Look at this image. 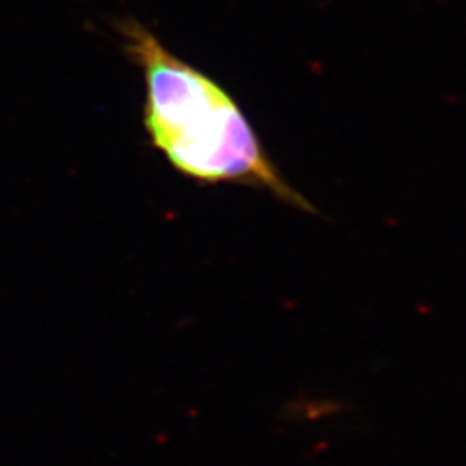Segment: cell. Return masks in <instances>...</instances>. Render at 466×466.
<instances>
[{
	"instance_id": "obj_1",
	"label": "cell",
	"mask_w": 466,
	"mask_h": 466,
	"mask_svg": "<svg viewBox=\"0 0 466 466\" xmlns=\"http://www.w3.org/2000/svg\"><path fill=\"white\" fill-rule=\"evenodd\" d=\"M116 30L125 54L144 76L146 134L169 167L199 184L248 185L313 211L271 163L225 86L185 63L134 17L117 21Z\"/></svg>"
}]
</instances>
